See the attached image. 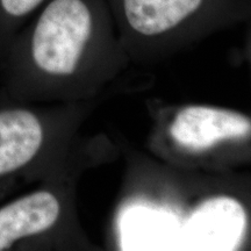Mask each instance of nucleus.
Returning <instances> with one entry per match:
<instances>
[{
	"label": "nucleus",
	"instance_id": "1",
	"mask_svg": "<svg viewBox=\"0 0 251 251\" xmlns=\"http://www.w3.org/2000/svg\"><path fill=\"white\" fill-rule=\"evenodd\" d=\"M106 36L102 0H48L0 56V97L34 103L77 80Z\"/></svg>",
	"mask_w": 251,
	"mask_h": 251
},
{
	"label": "nucleus",
	"instance_id": "2",
	"mask_svg": "<svg viewBox=\"0 0 251 251\" xmlns=\"http://www.w3.org/2000/svg\"><path fill=\"white\" fill-rule=\"evenodd\" d=\"M63 212L61 197L50 188H39L2 203L0 251L31 249L58 227Z\"/></svg>",
	"mask_w": 251,
	"mask_h": 251
},
{
	"label": "nucleus",
	"instance_id": "5",
	"mask_svg": "<svg viewBox=\"0 0 251 251\" xmlns=\"http://www.w3.org/2000/svg\"><path fill=\"white\" fill-rule=\"evenodd\" d=\"M214 0H118L124 23L134 35L159 39L190 26Z\"/></svg>",
	"mask_w": 251,
	"mask_h": 251
},
{
	"label": "nucleus",
	"instance_id": "4",
	"mask_svg": "<svg viewBox=\"0 0 251 251\" xmlns=\"http://www.w3.org/2000/svg\"><path fill=\"white\" fill-rule=\"evenodd\" d=\"M250 134L251 121L246 115L209 106L180 109L170 125L171 139L191 151H203L222 141L244 139Z\"/></svg>",
	"mask_w": 251,
	"mask_h": 251
},
{
	"label": "nucleus",
	"instance_id": "3",
	"mask_svg": "<svg viewBox=\"0 0 251 251\" xmlns=\"http://www.w3.org/2000/svg\"><path fill=\"white\" fill-rule=\"evenodd\" d=\"M248 230V214L238 200L220 196L200 203L184 227V246L190 250H236Z\"/></svg>",
	"mask_w": 251,
	"mask_h": 251
},
{
	"label": "nucleus",
	"instance_id": "6",
	"mask_svg": "<svg viewBox=\"0 0 251 251\" xmlns=\"http://www.w3.org/2000/svg\"><path fill=\"white\" fill-rule=\"evenodd\" d=\"M48 0H0V56L15 34Z\"/></svg>",
	"mask_w": 251,
	"mask_h": 251
}]
</instances>
